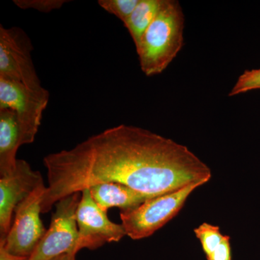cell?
I'll use <instances>...</instances> for the list:
<instances>
[{
    "label": "cell",
    "mask_w": 260,
    "mask_h": 260,
    "mask_svg": "<svg viewBox=\"0 0 260 260\" xmlns=\"http://www.w3.org/2000/svg\"><path fill=\"white\" fill-rule=\"evenodd\" d=\"M76 254L77 253L75 252L64 253L50 260H75Z\"/></svg>",
    "instance_id": "d6986e66"
},
{
    "label": "cell",
    "mask_w": 260,
    "mask_h": 260,
    "mask_svg": "<svg viewBox=\"0 0 260 260\" xmlns=\"http://www.w3.org/2000/svg\"><path fill=\"white\" fill-rule=\"evenodd\" d=\"M44 184L42 174L28 162L18 159L14 172L0 178V240L8 235L13 214L19 204Z\"/></svg>",
    "instance_id": "9c48e42d"
},
{
    "label": "cell",
    "mask_w": 260,
    "mask_h": 260,
    "mask_svg": "<svg viewBox=\"0 0 260 260\" xmlns=\"http://www.w3.org/2000/svg\"><path fill=\"white\" fill-rule=\"evenodd\" d=\"M49 97L45 88L38 91L18 82L0 78V109H10L16 114L23 145L34 143Z\"/></svg>",
    "instance_id": "8992f818"
},
{
    "label": "cell",
    "mask_w": 260,
    "mask_h": 260,
    "mask_svg": "<svg viewBox=\"0 0 260 260\" xmlns=\"http://www.w3.org/2000/svg\"><path fill=\"white\" fill-rule=\"evenodd\" d=\"M68 2L66 0H14L13 3L20 9H31L49 13L53 10L60 9Z\"/></svg>",
    "instance_id": "2e32d148"
},
{
    "label": "cell",
    "mask_w": 260,
    "mask_h": 260,
    "mask_svg": "<svg viewBox=\"0 0 260 260\" xmlns=\"http://www.w3.org/2000/svg\"><path fill=\"white\" fill-rule=\"evenodd\" d=\"M0 260H28V257L14 255L8 252L4 246L0 245Z\"/></svg>",
    "instance_id": "ac0fdd59"
},
{
    "label": "cell",
    "mask_w": 260,
    "mask_h": 260,
    "mask_svg": "<svg viewBox=\"0 0 260 260\" xmlns=\"http://www.w3.org/2000/svg\"><path fill=\"white\" fill-rule=\"evenodd\" d=\"M194 233L199 239L206 257L215 250L225 237L220 232V227L208 223H202L195 228Z\"/></svg>",
    "instance_id": "4fadbf2b"
},
{
    "label": "cell",
    "mask_w": 260,
    "mask_h": 260,
    "mask_svg": "<svg viewBox=\"0 0 260 260\" xmlns=\"http://www.w3.org/2000/svg\"><path fill=\"white\" fill-rule=\"evenodd\" d=\"M76 212L78 249H95L106 243L118 242L126 236L122 224L113 223L94 201L89 188L81 191Z\"/></svg>",
    "instance_id": "ba28073f"
},
{
    "label": "cell",
    "mask_w": 260,
    "mask_h": 260,
    "mask_svg": "<svg viewBox=\"0 0 260 260\" xmlns=\"http://www.w3.org/2000/svg\"><path fill=\"white\" fill-rule=\"evenodd\" d=\"M207 260H232L231 237L225 235L224 239L215 250L207 256Z\"/></svg>",
    "instance_id": "e0dca14e"
},
{
    "label": "cell",
    "mask_w": 260,
    "mask_h": 260,
    "mask_svg": "<svg viewBox=\"0 0 260 260\" xmlns=\"http://www.w3.org/2000/svg\"><path fill=\"white\" fill-rule=\"evenodd\" d=\"M80 193H73L56 203L50 226L28 260H50L64 253L80 251L76 212Z\"/></svg>",
    "instance_id": "277c9868"
},
{
    "label": "cell",
    "mask_w": 260,
    "mask_h": 260,
    "mask_svg": "<svg viewBox=\"0 0 260 260\" xmlns=\"http://www.w3.org/2000/svg\"><path fill=\"white\" fill-rule=\"evenodd\" d=\"M207 182L191 183L178 190L148 200L135 209L121 211V224L126 236L139 240L153 235L179 213L193 191Z\"/></svg>",
    "instance_id": "3957f363"
},
{
    "label": "cell",
    "mask_w": 260,
    "mask_h": 260,
    "mask_svg": "<svg viewBox=\"0 0 260 260\" xmlns=\"http://www.w3.org/2000/svg\"><path fill=\"white\" fill-rule=\"evenodd\" d=\"M184 16L179 2L162 0L156 18L136 47L140 68L147 76L162 73L184 44Z\"/></svg>",
    "instance_id": "7a4b0ae2"
},
{
    "label": "cell",
    "mask_w": 260,
    "mask_h": 260,
    "mask_svg": "<svg viewBox=\"0 0 260 260\" xmlns=\"http://www.w3.org/2000/svg\"><path fill=\"white\" fill-rule=\"evenodd\" d=\"M89 189L94 201L105 212L111 208H120L121 211L135 209L147 200L155 198L119 183L95 184Z\"/></svg>",
    "instance_id": "30bf717a"
},
{
    "label": "cell",
    "mask_w": 260,
    "mask_h": 260,
    "mask_svg": "<svg viewBox=\"0 0 260 260\" xmlns=\"http://www.w3.org/2000/svg\"><path fill=\"white\" fill-rule=\"evenodd\" d=\"M23 145V134L16 114L10 109H0V177L14 172L17 151Z\"/></svg>",
    "instance_id": "8fae6325"
},
{
    "label": "cell",
    "mask_w": 260,
    "mask_h": 260,
    "mask_svg": "<svg viewBox=\"0 0 260 260\" xmlns=\"http://www.w3.org/2000/svg\"><path fill=\"white\" fill-rule=\"evenodd\" d=\"M256 89H260V69L246 70L239 77L229 95L234 96Z\"/></svg>",
    "instance_id": "9a60e30c"
},
{
    "label": "cell",
    "mask_w": 260,
    "mask_h": 260,
    "mask_svg": "<svg viewBox=\"0 0 260 260\" xmlns=\"http://www.w3.org/2000/svg\"><path fill=\"white\" fill-rule=\"evenodd\" d=\"M49 186L42 213L95 184L119 183L158 197L209 181L211 170L184 145L138 126L120 125L44 158Z\"/></svg>",
    "instance_id": "6da1fadb"
},
{
    "label": "cell",
    "mask_w": 260,
    "mask_h": 260,
    "mask_svg": "<svg viewBox=\"0 0 260 260\" xmlns=\"http://www.w3.org/2000/svg\"><path fill=\"white\" fill-rule=\"evenodd\" d=\"M139 2L140 0H99L98 3L103 9L115 15L124 23Z\"/></svg>",
    "instance_id": "5bb4252c"
},
{
    "label": "cell",
    "mask_w": 260,
    "mask_h": 260,
    "mask_svg": "<svg viewBox=\"0 0 260 260\" xmlns=\"http://www.w3.org/2000/svg\"><path fill=\"white\" fill-rule=\"evenodd\" d=\"M162 0H140L129 18L124 23L135 47L139 44L143 34L156 18L161 8Z\"/></svg>",
    "instance_id": "7c38bea8"
},
{
    "label": "cell",
    "mask_w": 260,
    "mask_h": 260,
    "mask_svg": "<svg viewBox=\"0 0 260 260\" xmlns=\"http://www.w3.org/2000/svg\"><path fill=\"white\" fill-rule=\"evenodd\" d=\"M47 186L42 184L15 210V218L8 235L0 240L8 252L30 257L47 232L40 218L41 203Z\"/></svg>",
    "instance_id": "52a82bcc"
},
{
    "label": "cell",
    "mask_w": 260,
    "mask_h": 260,
    "mask_svg": "<svg viewBox=\"0 0 260 260\" xmlns=\"http://www.w3.org/2000/svg\"><path fill=\"white\" fill-rule=\"evenodd\" d=\"M32 49L23 29L0 25V78L23 84L31 90H43L32 61Z\"/></svg>",
    "instance_id": "5b68a950"
}]
</instances>
